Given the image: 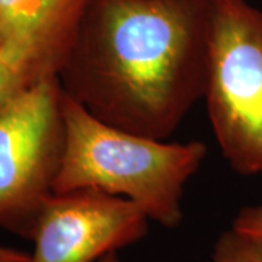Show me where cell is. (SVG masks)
I'll list each match as a JSON object with an SVG mask.
<instances>
[{
	"label": "cell",
	"instance_id": "cell-1",
	"mask_svg": "<svg viewBox=\"0 0 262 262\" xmlns=\"http://www.w3.org/2000/svg\"><path fill=\"white\" fill-rule=\"evenodd\" d=\"M213 0H88L58 79L95 118L166 140L204 98Z\"/></svg>",
	"mask_w": 262,
	"mask_h": 262
},
{
	"label": "cell",
	"instance_id": "cell-2",
	"mask_svg": "<svg viewBox=\"0 0 262 262\" xmlns=\"http://www.w3.org/2000/svg\"><path fill=\"white\" fill-rule=\"evenodd\" d=\"M64 151L54 192L95 189L133 201L150 220L175 229L185 185L207 156L203 141L168 143L95 118L64 94Z\"/></svg>",
	"mask_w": 262,
	"mask_h": 262
},
{
	"label": "cell",
	"instance_id": "cell-3",
	"mask_svg": "<svg viewBox=\"0 0 262 262\" xmlns=\"http://www.w3.org/2000/svg\"><path fill=\"white\" fill-rule=\"evenodd\" d=\"M204 98L230 168L261 175L262 12L246 0H213Z\"/></svg>",
	"mask_w": 262,
	"mask_h": 262
},
{
	"label": "cell",
	"instance_id": "cell-4",
	"mask_svg": "<svg viewBox=\"0 0 262 262\" xmlns=\"http://www.w3.org/2000/svg\"><path fill=\"white\" fill-rule=\"evenodd\" d=\"M63 88L48 76L0 110V230L32 237L63 151Z\"/></svg>",
	"mask_w": 262,
	"mask_h": 262
},
{
	"label": "cell",
	"instance_id": "cell-5",
	"mask_svg": "<svg viewBox=\"0 0 262 262\" xmlns=\"http://www.w3.org/2000/svg\"><path fill=\"white\" fill-rule=\"evenodd\" d=\"M150 219L130 200L95 189L53 194L42 206L28 262H95L137 244Z\"/></svg>",
	"mask_w": 262,
	"mask_h": 262
},
{
	"label": "cell",
	"instance_id": "cell-6",
	"mask_svg": "<svg viewBox=\"0 0 262 262\" xmlns=\"http://www.w3.org/2000/svg\"><path fill=\"white\" fill-rule=\"evenodd\" d=\"M88 0H0V44L73 46Z\"/></svg>",
	"mask_w": 262,
	"mask_h": 262
},
{
	"label": "cell",
	"instance_id": "cell-7",
	"mask_svg": "<svg viewBox=\"0 0 262 262\" xmlns=\"http://www.w3.org/2000/svg\"><path fill=\"white\" fill-rule=\"evenodd\" d=\"M70 48L42 42L0 44V110L32 84L58 76Z\"/></svg>",
	"mask_w": 262,
	"mask_h": 262
},
{
	"label": "cell",
	"instance_id": "cell-8",
	"mask_svg": "<svg viewBox=\"0 0 262 262\" xmlns=\"http://www.w3.org/2000/svg\"><path fill=\"white\" fill-rule=\"evenodd\" d=\"M211 262H262V242L232 227L217 239Z\"/></svg>",
	"mask_w": 262,
	"mask_h": 262
},
{
	"label": "cell",
	"instance_id": "cell-9",
	"mask_svg": "<svg viewBox=\"0 0 262 262\" xmlns=\"http://www.w3.org/2000/svg\"><path fill=\"white\" fill-rule=\"evenodd\" d=\"M232 227L262 242V204L244 207L234 217Z\"/></svg>",
	"mask_w": 262,
	"mask_h": 262
},
{
	"label": "cell",
	"instance_id": "cell-10",
	"mask_svg": "<svg viewBox=\"0 0 262 262\" xmlns=\"http://www.w3.org/2000/svg\"><path fill=\"white\" fill-rule=\"evenodd\" d=\"M29 253L0 246V262H28Z\"/></svg>",
	"mask_w": 262,
	"mask_h": 262
},
{
	"label": "cell",
	"instance_id": "cell-11",
	"mask_svg": "<svg viewBox=\"0 0 262 262\" xmlns=\"http://www.w3.org/2000/svg\"><path fill=\"white\" fill-rule=\"evenodd\" d=\"M99 262H122V261L120 259V256H118V252H111V253H108V255H105Z\"/></svg>",
	"mask_w": 262,
	"mask_h": 262
}]
</instances>
